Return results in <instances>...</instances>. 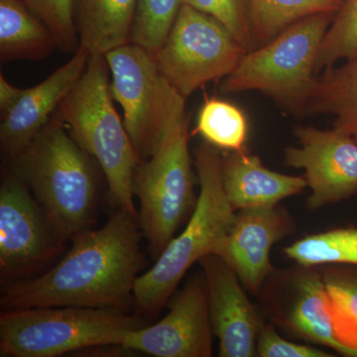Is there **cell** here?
I'll return each instance as SVG.
<instances>
[{
	"instance_id": "44dd1931",
	"label": "cell",
	"mask_w": 357,
	"mask_h": 357,
	"mask_svg": "<svg viewBox=\"0 0 357 357\" xmlns=\"http://www.w3.org/2000/svg\"><path fill=\"white\" fill-rule=\"evenodd\" d=\"M342 2L344 0H248L249 21L256 48L309 16L337 14Z\"/></svg>"
},
{
	"instance_id": "ffe728a7",
	"label": "cell",
	"mask_w": 357,
	"mask_h": 357,
	"mask_svg": "<svg viewBox=\"0 0 357 357\" xmlns=\"http://www.w3.org/2000/svg\"><path fill=\"white\" fill-rule=\"evenodd\" d=\"M307 114L333 115V128L357 142V55L342 67L328 68L317 79Z\"/></svg>"
},
{
	"instance_id": "d6986e66",
	"label": "cell",
	"mask_w": 357,
	"mask_h": 357,
	"mask_svg": "<svg viewBox=\"0 0 357 357\" xmlns=\"http://www.w3.org/2000/svg\"><path fill=\"white\" fill-rule=\"evenodd\" d=\"M57 48L50 29L23 0H0V61H41Z\"/></svg>"
},
{
	"instance_id": "8fae6325",
	"label": "cell",
	"mask_w": 357,
	"mask_h": 357,
	"mask_svg": "<svg viewBox=\"0 0 357 357\" xmlns=\"http://www.w3.org/2000/svg\"><path fill=\"white\" fill-rule=\"evenodd\" d=\"M299 146L285 150V164L304 170L311 190L307 208L317 211L357 192V142L337 129L296 126Z\"/></svg>"
},
{
	"instance_id": "5bb4252c",
	"label": "cell",
	"mask_w": 357,
	"mask_h": 357,
	"mask_svg": "<svg viewBox=\"0 0 357 357\" xmlns=\"http://www.w3.org/2000/svg\"><path fill=\"white\" fill-rule=\"evenodd\" d=\"M208 288L213 333L220 357L256 356V342L262 323L245 287L220 256L211 253L199 261Z\"/></svg>"
},
{
	"instance_id": "9c48e42d",
	"label": "cell",
	"mask_w": 357,
	"mask_h": 357,
	"mask_svg": "<svg viewBox=\"0 0 357 357\" xmlns=\"http://www.w3.org/2000/svg\"><path fill=\"white\" fill-rule=\"evenodd\" d=\"M246 53L220 21L182 4L154 58L161 74L187 100L204 84L229 76Z\"/></svg>"
},
{
	"instance_id": "cb8c5ba5",
	"label": "cell",
	"mask_w": 357,
	"mask_h": 357,
	"mask_svg": "<svg viewBox=\"0 0 357 357\" xmlns=\"http://www.w3.org/2000/svg\"><path fill=\"white\" fill-rule=\"evenodd\" d=\"M330 297L335 337L357 357V271L332 268L323 274Z\"/></svg>"
},
{
	"instance_id": "d4e9b609",
	"label": "cell",
	"mask_w": 357,
	"mask_h": 357,
	"mask_svg": "<svg viewBox=\"0 0 357 357\" xmlns=\"http://www.w3.org/2000/svg\"><path fill=\"white\" fill-rule=\"evenodd\" d=\"M182 0H137L130 43L156 53L172 29Z\"/></svg>"
},
{
	"instance_id": "8992f818",
	"label": "cell",
	"mask_w": 357,
	"mask_h": 357,
	"mask_svg": "<svg viewBox=\"0 0 357 357\" xmlns=\"http://www.w3.org/2000/svg\"><path fill=\"white\" fill-rule=\"evenodd\" d=\"M146 321L119 309L46 307L0 316V356L56 357L89 347H121Z\"/></svg>"
},
{
	"instance_id": "30bf717a",
	"label": "cell",
	"mask_w": 357,
	"mask_h": 357,
	"mask_svg": "<svg viewBox=\"0 0 357 357\" xmlns=\"http://www.w3.org/2000/svg\"><path fill=\"white\" fill-rule=\"evenodd\" d=\"M31 191L13 172L0 188L2 282L24 279L59 252L65 241Z\"/></svg>"
},
{
	"instance_id": "7402d4cb",
	"label": "cell",
	"mask_w": 357,
	"mask_h": 357,
	"mask_svg": "<svg viewBox=\"0 0 357 357\" xmlns=\"http://www.w3.org/2000/svg\"><path fill=\"white\" fill-rule=\"evenodd\" d=\"M284 253L302 268L328 264L357 266V229L344 227L311 234L291 244Z\"/></svg>"
},
{
	"instance_id": "3957f363",
	"label": "cell",
	"mask_w": 357,
	"mask_h": 357,
	"mask_svg": "<svg viewBox=\"0 0 357 357\" xmlns=\"http://www.w3.org/2000/svg\"><path fill=\"white\" fill-rule=\"evenodd\" d=\"M195 166L199 195L187 227L168 243L154 266L136 279L134 301L148 316L166 306L195 262L217 252L236 220V211L223 190L220 150L204 140L195 151Z\"/></svg>"
},
{
	"instance_id": "277c9868",
	"label": "cell",
	"mask_w": 357,
	"mask_h": 357,
	"mask_svg": "<svg viewBox=\"0 0 357 357\" xmlns=\"http://www.w3.org/2000/svg\"><path fill=\"white\" fill-rule=\"evenodd\" d=\"M105 55H91L79 81L59 105L55 116L102 167L112 199L138 220L133 176L140 160L114 105Z\"/></svg>"
},
{
	"instance_id": "2e32d148",
	"label": "cell",
	"mask_w": 357,
	"mask_h": 357,
	"mask_svg": "<svg viewBox=\"0 0 357 357\" xmlns=\"http://www.w3.org/2000/svg\"><path fill=\"white\" fill-rule=\"evenodd\" d=\"M222 174L225 196L236 211L277 206L307 187L304 176L270 170L248 149L223 152Z\"/></svg>"
},
{
	"instance_id": "ac0fdd59",
	"label": "cell",
	"mask_w": 357,
	"mask_h": 357,
	"mask_svg": "<svg viewBox=\"0 0 357 357\" xmlns=\"http://www.w3.org/2000/svg\"><path fill=\"white\" fill-rule=\"evenodd\" d=\"M137 0H75V20L81 47L105 55L130 43Z\"/></svg>"
},
{
	"instance_id": "f1b7e54d",
	"label": "cell",
	"mask_w": 357,
	"mask_h": 357,
	"mask_svg": "<svg viewBox=\"0 0 357 357\" xmlns=\"http://www.w3.org/2000/svg\"><path fill=\"white\" fill-rule=\"evenodd\" d=\"M256 356L260 357H332L333 354L311 347L296 344L282 337L273 326L262 324L257 342Z\"/></svg>"
},
{
	"instance_id": "7a4b0ae2",
	"label": "cell",
	"mask_w": 357,
	"mask_h": 357,
	"mask_svg": "<svg viewBox=\"0 0 357 357\" xmlns=\"http://www.w3.org/2000/svg\"><path fill=\"white\" fill-rule=\"evenodd\" d=\"M13 163V172L65 241L89 229L96 208L95 169L64 122L54 116Z\"/></svg>"
},
{
	"instance_id": "83f0119b",
	"label": "cell",
	"mask_w": 357,
	"mask_h": 357,
	"mask_svg": "<svg viewBox=\"0 0 357 357\" xmlns=\"http://www.w3.org/2000/svg\"><path fill=\"white\" fill-rule=\"evenodd\" d=\"M182 3L220 21L246 51L256 48L249 21L248 0H182Z\"/></svg>"
},
{
	"instance_id": "f546056e",
	"label": "cell",
	"mask_w": 357,
	"mask_h": 357,
	"mask_svg": "<svg viewBox=\"0 0 357 357\" xmlns=\"http://www.w3.org/2000/svg\"><path fill=\"white\" fill-rule=\"evenodd\" d=\"M25 89L16 88L0 75V112L1 117L8 114L22 98Z\"/></svg>"
},
{
	"instance_id": "9a60e30c",
	"label": "cell",
	"mask_w": 357,
	"mask_h": 357,
	"mask_svg": "<svg viewBox=\"0 0 357 357\" xmlns=\"http://www.w3.org/2000/svg\"><path fill=\"white\" fill-rule=\"evenodd\" d=\"M89 57L91 53L79 47L64 66L37 86L25 89L17 105L1 117L0 144L9 158H15L43 130L83 75Z\"/></svg>"
},
{
	"instance_id": "4316f807",
	"label": "cell",
	"mask_w": 357,
	"mask_h": 357,
	"mask_svg": "<svg viewBox=\"0 0 357 357\" xmlns=\"http://www.w3.org/2000/svg\"><path fill=\"white\" fill-rule=\"evenodd\" d=\"M23 1L50 29L59 50L64 53H75L81 47L75 20V0Z\"/></svg>"
},
{
	"instance_id": "52a82bcc",
	"label": "cell",
	"mask_w": 357,
	"mask_h": 357,
	"mask_svg": "<svg viewBox=\"0 0 357 357\" xmlns=\"http://www.w3.org/2000/svg\"><path fill=\"white\" fill-rule=\"evenodd\" d=\"M187 112L178 115L151 157L140 162L133 176L134 197L139 199L138 223L154 255L175 237L188 213L194 211L191 155Z\"/></svg>"
},
{
	"instance_id": "603a6c76",
	"label": "cell",
	"mask_w": 357,
	"mask_h": 357,
	"mask_svg": "<svg viewBox=\"0 0 357 357\" xmlns=\"http://www.w3.org/2000/svg\"><path fill=\"white\" fill-rule=\"evenodd\" d=\"M192 135L199 134L204 141L223 151L246 149L248 121L243 110L234 103L218 98H206Z\"/></svg>"
},
{
	"instance_id": "ba28073f",
	"label": "cell",
	"mask_w": 357,
	"mask_h": 357,
	"mask_svg": "<svg viewBox=\"0 0 357 357\" xmlns=\"http://www.w3.org/2000/svg\"><path fill=\"white\" fill-rule=\"evenodd\" d=\"M115 102L140 162L158 148L170 124L185 112L183 98L157 67L154 54L134 43L105 54Z\"/></svg>"
},
{
	"instance_id": "e0dca14e",
	"label": "cell",
	"mask_w": 357,
	"mask_h": 357,
	"mask_svg": "<svg viewBox=\"0 0 357 357\" xmlns=\"http://www.w3.org/2000/svg\"><path fill=\"white\" fill-rule=\"evenodd\" d=\"M291 282V296L280 314L282 324L303 340L325 345L342 356L351 357L335 337L330 297L323 274L314 272L312 268L303 267Z\"/></svg>"
},
{
	"instance_id": "4fadbf2b",
	"label": "cell",
	"mask_w": 357,
	"mask_h": 357,
	"mask_svg": "<svg viewBox=\"0 0 357 357\" xmlns=\"http://www.w3.org/2000/svg\"><path fill=\"white\" fill-rule=\"evenodd\" d=\"M294 229L290 213L278 204L237 211L229 234L215 255L236 272L246 290L257 294L274 271L272 248Z\"/></svg>"
},
{
	"instance_id": "7c38bea8",
	"label": "cell",
	"mask_w": 357,
	"mask_h": 357,
	"mask_svg": "<svg viewBox=\"0 0 357 357\" xmlns=\"http://www.w3.org/2000/svg\"><path fill=\"white\" fill-rule=\"evenodd\" d=\"M168 303L165 318L128 333L122 349L156 357L213 356L215 333L204 274L192 277Z\"/></svg>"
},
{
	"instance_id": "484cf974",
	"label": "cell",
	"mask_w": 357,
	"mask_h": 357,
	"mask_svg": "<svg viewBox=\"0 0 357 357\" xmlns=\"http://www.w3.org/2000/svg\"><path fill=\"white\" fill-rule=\"evenodd\" d=\"M357 55V0H344L321 44L316 72Z\"/></svg>"
},
{
	"instance_id": "6da1fadb",
	"label": "cell",
	"mask_w": 357,
	"mask_h": 357,
	"mask_svg": "<svg viewBox=\"0 0 357 357\" xmlns=\"http://www.w3.org/2000/svg\"><path fill=\"white\" fill-rule=\"evenodd\" d=\"M139 223L121 210L102 229L72 239L65 257L41 276L4 283L6 310L82 307L126 311L144 257Z\"/></svg>"
},
{
	"instance_id": "5b68a950",
	"label": "cell",
	"mask_w": 357,
	"mask_h": 357,
	"mask_svg": "<svg viewBox=\"0 0 357 357\" xmlns=\"http://www.w3.org/2000/svg\"><path fill=\"white\" fill-rule=\"evenodd\" d=\"M335 16H309L248 52L236 70L223 79L222 93L260 91L293 114L307 115L317 83V61Z\"/></svg>"
}]
</instances>
